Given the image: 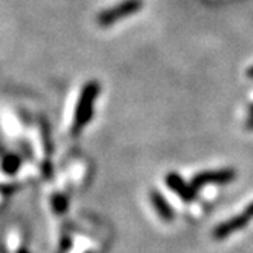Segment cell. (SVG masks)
<instances>
[{"instance_id":"1","label":"cell","mask_w":253,"mask_h":253,"mask_svg":"<svg viewBox=\"0 0 253 253\" xmlns=\"http://www.w3.org/2000/svg\"><path fill=\"white\" fill-rule=\"evenodd\" d=\"M100 93V84L96 81H91L83 86L81 93V97L76 106L75 111V118H73V134L81 132L87 123L93 117V110H94V103Z\"/></svg>"},{"instance_id":"2","label":"cell","mask_w":253,"mask_h":253,"mask_svg":"<svg viewBox=\"0 0 253 253\" xmlns=\"http://www.w3.org/2000/svg\"><path fill=\"white\" fill-rule=\"evenodd\" d=\"M144 3L142 0H124L121 3L116 4L114 7L101 11L97 16V24L100 27H110L113 24H116L118 20L126 18L132 14L138 13L142 9Z\"/></svg>"},{"instance_id":"3","label":"cell","mask_w":253,"mask_h":253,"mask_svg":"<svg viewBox=\"0 0 253 253\" xmlns=\"http://www.w3.org/2000/svg\"><path fill=\"white\" fill-rule=\"evenodd\" d=\"M253 219V201L245 208L244 211H241L238 215L229 218L224 222H221L219 225L215 226V229L212 231V235L217 241L226 239L229 235H232L234 232H239L244 228L248 226V224Z\"/></svg>"},{"instance_id":"4","label":"cell","mask_w":253,"mask_h":253,"mask_svg":"<svg viewBox=\"0 0 253 253\" xmlns=\"http://www.w3.org/2000/svg\"><path fill=\"white\" fill-rule=\"evenodd\" d=\"M236 172L232 168H225V169H215V170H203L197 173L191 181V187L196 193H199L201 187H206L208 184H228L231 181L235 180Z\"/></svg>"},{"instance_id":"5","label":"cell","mask_w":253,"mask_h":253,"mask_svg":"<svg viewBox=\"0 0 253 253\" xmlns=\"http://www.w3.org/2000/svg\"><path fill=\"white\" fill-rule=\"evenodd\" d=\"M165 181H166V186L170 190H173L184 203H191L197 197V193L193 190L190 181L187 183L180 174H177L176 172L168 173L166 177H165Z\"/></svg>"},{"instance_id":"6","label":"cell","mask_w":253,"mask_h":253,"mask_svg":"<svg viewBox=\"0 0 253 253\" xmlns=\"http://www.w3.org/2000/svg\"><path fill=\"white\" fill-rule=\"evenodd\" d=\"M151 203L154 206L155 211L159 217L162 218L163 221H173L174 218V210L173 207L168 203V200L165 199L162 193H159L158 190H152L151 194Z\"/></svg>"},{"instance_id":"7","label":"cell","mask_w":253,"mask_h":253,"mask_svg":"<svg viewBox=\"0 0 253 253\" xmlns=\"http://www.w3.org/2000/svg\"><path fill=\"white\" fill-rule=\"evenodd\" d=\"M246 75L251 78V79H253V66H251L249 69H248V72H246Z\"/></svg>"},{"instance_id":"8","label":"cell","mask_w":253,"mask_h":253,"mask_svg":"<svg viewBox=\"0 0 253 253\" xmlns=\"http://www.w3.org/2000/svg\"><path fill=\"white\" fill-rule=\"evenodd\" d=\"M248 128H251V129H253V117L249 118V121H248Z\"/></svg>"}]
</instances>
